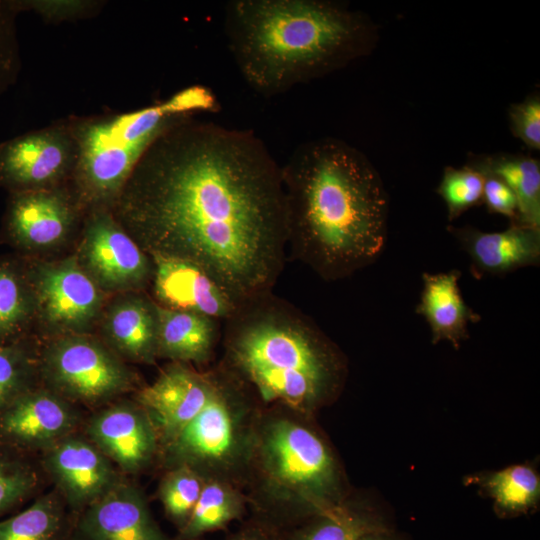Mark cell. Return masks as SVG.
I'll use <instances>...</instances> for the list:
<instances>
[{
    "label": "cell",
    "instance_id": "35",
    "mask_svg": "<svg viewBox=\"0 0 540 540\" xmlns=\"http://www.w3.org/2000/svg\"><path fill=\"white\" fill-rule=\"evenodd\" d=\"M512 133L526 146L540 149V98L533 95L509 109Z\"/></svg>",
    "mask_w": 540,
    "mask_h": 540
},
{
    "label": "cell",
    "instance_id": "33",
    "mask_svg": "<svg viewBox=\"0 0 540 540\" xmlns=\"http://www.w3.org/2000/svg\"><path fill=\"white\" fill-rule=\"evenodd\" d=\"M27 311V298L19 277L11 268L0 267V343L20 328Z\"/></svg>",
    "mask_w": 540,
    "mask_h": 540
},
{
    "label": "cell",
    "instance_id": "26",
    "mask_svg": "<svg viewBox=\"0 0 540 540\" xmlns=\"http://www.w3.org/2000/svg\"><path fill=\"white\" fill-rule=\"evenodd\" d=\"M48 485L38 455L0 443V518L43 493Z\"/></svg>",
    "mask_w": 540,
    "mask_h": 540
},
{
    "label": "cell",
    "instance_id": "4",
    "mask_svg": "<svg viewBox=\"0 0 540 540\" xmlns=\"http://www.w3.org/2000/svg\"><path fill=\"white\" fill-rule=\"evenodd\" d=\"M224 341L230 365L265 400L301 411L334 393L344 373L335 344L272 292L237 306L225 319Z\"/></svg>",
    "mask_w": 540,
    "mask_h": 540
},
{
    "label": "cell",
    "instance_id": "30",
    "mask_svg": "<svg viewBox=\"0 0 540 540\" xmlns=\"http://www.w3.org/2000/svg\"><path fill=\"white\" fill-rule=\"evenodd\" d=\"M39 357L16 343H0V411L35 384Z\"/></svg>",
    "mask_w": 540,
    "mask_h": 540
},
{
    "label": "cell",
    "instance_id": "5",
    "mask_svg": "<svg viewBox=\"0 0 540 540\" xmlns=\"http://www.w3.org/2000/svg\"><path fill=\"white\" fill-rule=\"evenodd\" d=\"M216 108L211 91L193 86L135 111L67 118L77 146L72 180L78 202H116L139 160L161 132L183 115Z\"/></svg>",
    "mask_w": 540,
    "mask_h": 540
},
{
    "label": "cell",
    "instance_id": "28",
    "mask_svg": "<svg viewBox=\"0 0 540 540\" xmlns=\"http://www.w3.org/2000/svg\"><path fill=\"white\" fill-rule=\"evenodd\" d=\"M482 486L503 516L527 513L540 497L539 476L527 465H513L491 473L482 478Z\"/></svg>",
    "mask_w": 540,
    "mask_h": 540
},
{
    "label": "cell",
    "instance_id": "18",
    "mask_svg": "<svg viewBox=\"0 0 540 540\" xmlns=\"http://www.w3.org/2000/svg\"><path fill=\"white\" fill-rule=\"evenodd\" d=\"M74 219L70 195L57 187L12 193L6 223L18 243L42 247L60 241Z\"/></svg>",
    "mask_w": 540,
    "mask_h": 540
},
{
    "label": "cell",
    "instance_id": "38",
    "mask_svg": "<svg viewBox=\"0 0 540 540\" xmlns=\"http://www.w3.org/2000/svg\"><path fill=\"white\" fill-rule=\"evenodd\" d=\"M359 540H401L390 528H385L370 532L362 536Z\"/></svg>",
    "mask_w": 540,
    "mask_h": 540
},
{
    "label": "cell",
    "instance_id": "9",
    "mask_svg": "<svg viewBox=\"0 0 540 540\" xmlns=\"http://www.w3.org/2000/svg\"><path fill=\"white\" fill-rule=\"evenodd\" d=\"M77 146L67 119L0 143V186L12 193L57 188L72 178Z\"/></svg>",
    "mask_w": 540,
    "mask_h": 540
},
{
    "label": "cell",
    "instance_id": "12",
    "mask_svg": "<svg viewBox=\"0 0 540 540\" xmlns=\"http://www.w3.org/2000/svg\"><path fill=\"white\" fill-rule=\"evenodd\" d=\"M87 413L41 386L20 395L0 411V443L39 455L81 430Z\"/></svg>",
    "mask_w": 540,
    "mask_h": 540
},
{
    "label": "cell",
    "instance_id": "24",
    "mask_svg": "<svg viewBox=\"0 0 540 540\" xmlns=\"http://www.w3.org/2000/svg\"><path fill=\"white\" fill-rule=\"evenodd\" d=\"M470 166L502 180L517 200V221L540 229V162L526 156H489Z\"/></svg>",
    "mask_w": 540,
    "mask_h": 540
},
{
    "label": "cell",
    "instance_id": "6",
    "mask_svg": "<svg viewBox=\"0 0 540 540\" xmlns=\"http://www.w3.org/2000/svg\"><path fill=\"white\" fill-rule=\"evenodd\" d=\"M268 483L282 495L271 527L284 533L342 502L336 463L310 429L287 419L266 426L260 443Z\"/></svg>",
    "mask_w": 540,
    "mask_h": 540
},
{
    "label": "cell",
    "instance_id": "21",
    "mask_svg": "<svg viewBox=\"0 0 540 540\" xmlns=\"http://www.w3.org/2000/svg\"><path fill=\"white\" fill-rule=\"evenodd\" d=\"M157 316V356L174 362L203 363L214 349L217 320L183 310L155 305Z\"/></svg>",
    "mask_w": 540,
    "mask_h": 540
},
{
    "label": "cell",
    "instance_id": "19",
    "mask_svg": "<svg viewBox=\"0 0 540 540\" xmlns=\"http://www.w3.org/2000/svg\"><path fill=\"white\" fill-rule=\"evenodd\" d=\"M460 278L457 269L422 274V291L415 311L427 322L433 344L447 341L458 349L469 338V324L481 320L466 304L459 287Z\"/></svg>",
    "mask_w": 540,
    "mask_h": 540
},
{
    "label": "cell",
    "instance_id": "10",
    "mask_svg": "<svg viewBox=\"0 0 540 540\" xmlns=\"http://www.w3.org/2000/svg\"><path fill=\"white\" fill-rule=\"evenodd\" d=\"M38 457L49 484L76 516L124 476L81 430L62 438Z\"/></svg>",
    "mask_w": 540,
    "mask_h": 540
},
{
    "label": "cell",
    "instance_id": "1",
    "mask_svg": "<svg viewBox=\"0 0 540 540\" xmlns=\"http://www.w3.org/2000/svg\"><path fill=\"white\" fill-rule=\"evenodd\" d=\"M195 115L159 134L115 203L151 255L197 266L238 306L272 292L284 267L281 165L253 131Z\"/></svg>",
    "mask_w": 540,
    "mask_h": 540
},
{
    "label": "cell",
    "instance_id": "36",
    "mask_svg": "<svg viewBox=\"0 0 540 540\" xmlns=\"http://www.w3.org/2000/svg\"><path fill=\"white\" fill-rule=\"evenodd\" d=\"M483 175L482 201L487 209L509 218L511 222L517 221V200L511 189L499 178L487 173Z\"/></svg>",
    "mask_w": 540,
    "mask_h": 540
},
{
    "label": "cell",
    "instance_id": "37",
    "mask_svg": "<svg viewBox=\"0 0 540 540\" xmlns=\"http://www.w3.org/2000/svg\"><path fill=\"white\" fill-rule=\"evenodd\" d=\"M225 540H284L283 533L259 522L247 524Z\"/></svg>",
    "mask_w": 540,
    "mask_h": 540
},
{
    "label": "cell",
    "instance_id": "22",
    "mask_svg": "<svg viewBox=\"0 0 540 540\" xmlns=\"http://www.w3.org/2000/svg\"><path fill=\"white\" fill-rule=\"evenodd\" d=\"M76 515L52 488L26 509L0 520V540H72Z\"/></svg>",
    "mask_w": 540,
    "mask_h": 540
},
{
    "label": "cell",
    "instance_id": "13",
    "mask_svg": "<svg viewBox=\"0 0 540 540\" xmlns=\"http://www.w3.org/2000/svg\"><path fill=\"white\" fill-rule=\"evenodd\" d=\"M72 540H175L152 516L141 488L129 476L76 516Z\"/></svg>",
    "mask_w": 540,
    "mask_h": 540
},
{
    "label": "cell",
    "instance_id": "31",
    "mask_svg": "<svg viewBox=\"0 0 540 540\" xmlns=\"http://www.w3.org/2000/svg\"><path fill=\"white\" fill-rule=\"evenodd\" d=\"M483 184V173L470 165L444 169L437 193L446 205L449 221L482 202Z\"/></svg>",
    "mask_w": 540,
    "mask_h": 540
},
{
    "label": "cell",
    "instance_id": "27",
    "mask_svg": "<svg viewBox=\"0 0 540 540\" xmlns=\"http://www.w3.org/2000/svg\"><path fill=\"white\" fill-rule=\"evenodd\" d=\"M242 515L237 494L219 481H205L199 499L175 540H199L205 534L226 528Z\"/></svg>",
    "mask_w": 540,
    "mask_h": 540
},
{
    "label": "cell",
    "instance_id": "25",
    "mask_svg": "<svg viewBox=\"0 0 540 540\" xmlns=\"http://www.w3.org/2000/svg\"><path fill=\"white\" fill-rule=\"evenodd\" d=\"M388 528L368 507L340 502L283 533L284 540H359L362 536Z\"/></svg>",
    "mask_w": 540,
    "mask_h": 540
},
{
    "label": "cell",
    "instance_id": "8",
    "mask_svg": "<svg viewBox=\"0 0 540 540\" xmlns=\"http://www.w3.org/2000/svg\"><path fill=\"white\" fill-rule=\"evenodd\" d=\"M234 388L217 377L203 409L159 449L166 469L185 465L205 472L230 463L240 450Z\"/></svg>",
    "mask_w": 540,
    "mask_h": 540
},
{
    "label": "cell",
    "instance_id": "7",
    "mask_svg": "<svg viewBox=\"0 0 540 540\" xmlns=\"http://www.w3.org/2000/svg\"><path fill=\"white\" fill-rule=\"evenodd\" d=\"M42 386L92 412L135 389L134 373L109 349L86 337L49 345L39 360Z\"/></svg>",
    "mask_w": 540,
    "mask_h": 540
},
{
    "label": "cell",
    "instance_id": "29",
    "mask_svg": "<svg viewBox=\"0 0 540 540\" xmlns=\"http://www.w3.org/2000/svg\"><path fill=\"white\" fill-rule=\"evenodd\" d=\"M205 478L191 467L167 469L158 489V497L168 520L181 530L199 499Z\"/></svg>",
    "mask_w": 540,
    "mask_h": 540
},
{
    "label": "cell",
    "instance_id": "34",
    "mask_svg": "<svg viewBox=\"0 0 540 540\" xmlns=\"http://www.w3.org/2000/svg\"><path fill=\"white\" fill-rule=\"evenodd\" d=\"M22 12L33 11L49 22L90 17L99 11V2L78 0H20Z\"/></svg>",
    "mask_w": 540,
    "mask_h": 540
},
{
    "label": "cell",
    "instance_id": "17",
    "mask_svg": "<svg viewBox=\"0 0 540 540\" xmlns=\"http://www.w3.org/2000/svg\"><path fill=\"white\" fill-rule=\"evenodd\" d=\"M155 294L163 307L227 319L237 308L230 297L197 266L181 259L152 255Z\"/></svg>",
    "mask_w": 540,
    "mask_h": 540
},
{
    "label": "cell",
    "instance_id": "20",
    "mask_svg": "<svg viewBox=\"0 0 540 540\" xmlns=\"http://www.w3.org/2000/svg\"><path fill=\"white\" fill-rule=\"evenodd\" d=\"M38 296L46 317L66 326L86 323L95 315L100 302L94 282L74 263L42 271Z\"/></svg>",
    "mask_w": 540,
    "mask_h": 540
},
{
    "label": "cell",
    "instance_id": "2",
    "mask_svg": "<svg viewBox=\"0 0 540 540\" xmlns=\"http://www.w3.org/2000/svg\"><path fill=\"white\" fill-rule=\"evenodd\" d=\"M287 246L325 281L373 264L388 237L389 198L370 160L347 142L298 145L281 165Z\"/></svg>",
    "mask_w": 540,
    "mask_h": 540
},
{
    "label": "cell",
    "instance_id": "14",
    "mask_svg": "<svg viewBox=\"0 0 540 540\" xmlns=\"http://www.w3.org/2000/svg\"><path fill=\"white\" fill-rule=\"evenodd\" d=\"M216 381L213 373H198L184 363L174 362L152 384L137 391L135 401L150 417L159 449L203 409Z\"/></svg>",
    "mask_w": 540,
    "mask_h": 540
},
{
    "label": "cell",
    "instance_id": "11",
    "mask_svg": "<svg viewBox=\"0 0 540 540\" xmlns=\"http://www.w3.org/2000/svg\"><path fill=\"white\" fill-rule=\"evenodd\" d=\"M81 431L129 477L147 469L159 455L154 425L135 400L117 399L87 413Z\"/></svg>",
    "mask_w": 540,
    "mask_h": 540
},
{
    "label": "cell",
    "instance_id": "23",
    "mask_svg": "<svg viewBox=\"0 0 540 540\" xmlns=\"http://www.w3.org/2000/svg\"><path fill=\"white\" fill-rule=\"evenodd\" d=\"M108 335L121 356L136 362L152 363L157 357V316L155 305L130 300L110 314Z\"/></svg>",
    "mask_w": 540,
    "mask_h": 540
},
{
    "label": "cell",
    "instance_id": "16",
    "mask_svg": "<svg viewBox=\"0 0 540 540\" xmlns=\"http://www.w3.org/2000/svg\"><path fill=\"white\" fill-rule=\"evenodd\" d=\"M88 220L84 255L92 273L112 286L142 282L149 273V264L136 242L107 211L96 210Z\"/></svg>",
    "mask_w": 540,
    "mask_h": 540
},
{
    "label": "cell",
    "instance_id": "15",
    "mask_svg": "<svg viewBox=\"0 0 540 540\" xmlns=\"http://www.w3.org/2000/svg\"><path fill=\"white\" fill-rule=\"evenodd\" d=\"M447 229L468 255L476 278L503 276L540 263V229L519 222H510L507 229L498 232L472 226Z\"/></svg>",
    "mask_w": 540,
    "mask_h": 540
},
{
    "label": "cell",
    "instance_id": "3",
    "mask_svg": "<svg viewBox=\"0 0 540 540\" xmlns=\"http://www.w3.org/2000/svg\"><path fill=\"white\" fill-rule=\"evenodd\" d=\"M223 25L240 74L265 97L345 67L376 39L364 14L328 0H230Z\"/></svg>",
    "mask_w": 540,
    "mask_h": 540
},
{
    "label": "cell",
    "instance_id": "32",
    "mask_svg": "<svg viewBox=\"0 0 540 540\" xmlns=\"http://www.w3.org/2000/svg\"><path fill=\"white\" fill-rule=\"evenodd\" d=\"M20 0H0V95L15 84L21 70L16 19Z\"/></svg>",
    "mask_w": 540,
    "mask_h": 540
}]
</instances>
